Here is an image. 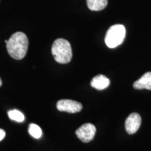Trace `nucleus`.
Returning <instances> with one entry per match:
<instances>
[{
  "label": "nucleus",
  "mask_w": 151,
  "mask_h": 151,
  "mask_svg": "<svg viewBox=\"0 0 151 151\" xmlns=\"http://www.w3.org/2000/svg\"><path fill=\"white\" fill-rule=\"evenodd\" d=\"M28 132H29V134L35 139H39L42 136V130L39 125L36 124H30Z\"/></svg>",
  "instance_id": "nucleus-11"
},
{
  "label": "nucleus",
  "mask_w": 151,
  "mask_h": 151,
  "mask_svg": "<svg viewBox=\"0 0 151 151\" xmlns=\"http://www.w3.org/2000/svg\"><path fill=\"white\" fill-rule=\"evenodd\" d=\"M52 54L57 62L67 64L72 58V50L70 43L64 39H58L52 46Z\"/></svg>",
  "instance_id": "nucleus-2"
},
{
  "label": "nucleus",
  "mask_w": 151,
  "mask_h": 151,
  "mask_svg": "<svg viewBox=\"0 0 151 151\" xmlns=\"http://www.w3.org/2000/svg\"><path fill=\"white\" fill-rule=\"evenodd\" d=\"M86 2L90 10L99 11L106 8L108 0H86Z\"/></svg>",
  "instance_id": "nucleus-9"
},
{
  "label": "nucleus",
  "mask_w": 151,
  "mask_h": 151,
  "mask_svg": "<svg viewBox=\"0 0 151 151\" xmlns=\"http://www.w3.org/2000/svg\"><path fill=\"white\" fill-rule=\"evenodd\" d=\"M28 39L25 34L18 32L14 33L6 43L9 55L15 60H21L24 58L28 48Z\"/></svg>",
  "instance_id": "nucleus-1"
},
{
  "label": "nucleus",
  "mask_w": 151,
  "mask_h": 151,
  "mask_svg": "<svg viewBox=\"0 0 151 151\" xmlns=\"http://www.w3.org/2000/svg\"><path fill=\"white\" fill-rule=\"evenodd\" d=\"M5 43H8V40H5Z\"/></svg>",
  "instance_id": "nucleus-14"
},
{
  "label": "nucleus",
  "mask_w": 151,
  "mask_h": 151,
  "mask_svg": "<svg viewBox=\"0 0 151 151\" xmlns=\"http://www.w3.org/2000/svg\"><path fill=\"white\" fill-rule=\"evenodd\" d=\"M90 85L92 88L98 90H102L108 88L110 85V80L105 76L99 74L92 79Z\"/></svg>",
  "instance_id": "nucleus-8"
},
{
  "label": "nucleus",
  "mask_w": 151,
  "mask_h": 151,
  "mask_svg": "<svg viewBox=\"0 0 151 151\" xmlns=\"http://www.w3.org/2000/svg\"><path fill=\"white\" fill-rule=\"evenodd\" d=\"M134 88L137 90L146 89L151 90V72H146L133 84Z\"/></svg>",
  "instance_id": "nucleus-7"
},
{
  "label": "nucleus",
  "mask_w": 151,
  "mask_h": 151,
  "mask_svg": "<svg viewBox=\"0 0 151 151\" xmlns=\"http://www.w3.org/2000/svg\"><path fill=\"white\" fill-rule=\"evenodd\" d=\"M5 136H6V132H4V130L2 129H0V141L4 139Z\"/></svg>",
  "instance_id": "nucleus-12"
},
{
  "label": "nucleus",
  "mask_w": 151,
  "mask_h": 151,
  "mask_svg": "<svg viewBox=\"0 0 151 151\" xmlns=\"http://www.w3.org/2000/svg\"><path fill=\"white\" fill-rule=\"evenodd\" d=\"M96 133V127L91 123H86L81 125L76 131L77 137L84 143H88L94 139Z\"/></svg>",
  "instance_id": "nucleus-4"
},
{
  "label": "nucleus",
  "mask_w": 151,
  "mask_h": 151,
  "mask_svg": "<svg viewBox=\"0 0 151 151\" xmlns=\"http://www.w3.org/2000/svg\"><path fill=\"white\" fill-rule=\"evenodd\" d=\"M57 109L60 111L75 113L82 110L83 106L81 103L73 100L61 99L57 103Z\"/></svg>",
  "instance_id": "nucleus-5"
},
{
  "label": "nucleus",
  "mask_w": 151,
  "mask_h": 151,
  "mask_svg": "<svg viewBox=\"0 0 151 151\" xmlns=\"http://www.w3.org/2000/svg\"><path fill=\"white\" fill-rule=\"evenodd\" d=\"M1 85H2V81H1V78H0V87L1 86Z\"/></svg>",
  "instance_id": "nucleus-13"
},
{
  "label": "nucleus",
  "mask_w": 151,
  "mask_h": 151,
  "mask_svg": "<svg viewBox=\"0 0 151 151\" xmlns=\"http://www.w3.org/2000/svg\"><path fill=\"white\" fill-rule=\"evenodd\" d=\"M126 35V29L122 24H114L107 31L105 37V43L110 48H116L123 42Z\"/></svg>",
  "instance_id": "nucleus-3"
},
{
  "label": "nucleus",
  "mask_w": 151,
  "mask_h": 151,
  "mask_svg": "<svg viewBox=\"0 0 151 151\" xmlns=\"http://www.w3.org/2000/svg\"><path fill=\"white\" fill-rule=\"evenodd\" d=\"M8 116L11 120L18 122H22L24 120V116L20 111L13 109L8 111Z\"/></svg>",
  "instance_id": "nucleus-10"
},
{
  "label": "nucleus",
  "mask_w": 151,
  "mask_h": 151,
  "mask_svg": "<svg viewBox=\"0 0 151 151\" xmlns=\"http://www.w3.org/2000/svg\"><path fill=\"white\" fill-rule=\"evenodd\" d=\"M141 123V118L140 115L137 113H132L125 120L126 132L129 134H133L139 129Z\"/></svg>",
  "instance_id": "nucleus-6"
}]
</instances>
